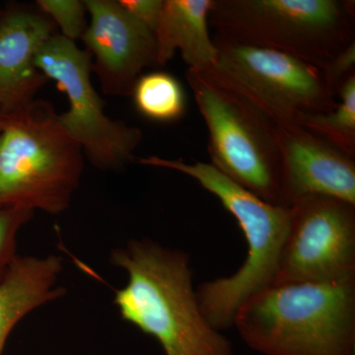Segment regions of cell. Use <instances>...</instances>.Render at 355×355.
I'll list each match as a JSON object with an SVG mask.
<instances>
[{"mask_svg": "<svg viewBox=\"0 0 355 355\" xmlns=\"http://www.w3.org/2000/svg\"><path fill=\"white\" fill-rule=\"evenodd\" d=\"M110 263L128 275L114 300L121 319L154 336L166 355H235L203 316L186 252L133 239L114 248Z\"/></svg>", "mask_w": 355, "mask_h": 355, "instance_id": "obj_1", "label": "cell"}, {"mask_svg": "<svg viewBox=\"0 0 355 355\" xmlns=\"http://www.w3.org/2000/svg\"><path fill=\"white\" fill-rule=\"evenodd\" d=\"M137 163L182 173L216 196L235 217L248 245L244 263L232 275L203 282L197 291L203 316L216 330L232 328L250 298L272 286L291 220V207L272 205L242 188L207 163L149 156Z\"/></svg>", "mask_w": 355, "mask_h": 355, "instance_id": "obj_2", "label": "cell"}, {"mask_svg": "<svg viewBox=\"0 0 355 355\" xmlns=\"http://www.w3.org/2000/svg\"><path fill=\"white\" fill-rule=\"evenodd\" d=\"M233 327L263 355H355V279L275 284L240 308Z\"/></svg>", "mask_w": 355, "mask_h": 355, "instance_id": "obj_3", "label": "cell"}, {"mask_svg": "<svg viewBox=\"0 0 355 355\" xmlns=\"http://www.w3.org/2000/svg\"><path fill=\"white\" fill-rule=\"evenodd\" d=\"M84 153L51 102L35 100L6 114L0 132V205L58 216L83 177Z\"/></svg>", "mask_w": 355, "mask_h": 355, "instance_id": "obj_4", "label": "cell"}, {"mask_svg": "<svg viewBox=\"0 0 355 355\" xmlns=\"http://www.w3.org/2000/svg\"><path fill=\"white\" fill-rule=\"evenodd\" d=\"M355 4L347 0H214L217 38L272 49L323 69L354 42Z\"/></svg>", "mask_w": 355, "mask_h": 355, "instance_id": "obj_5", "label": "cell"}, {"mask_svg": "<svg viewBox=\"0 0 355 355\" xmlns=\"http://www.w3.org/2000/svg\"><path fill=\"white\" fill-rule=\"evenodd\" d=\"M216 64L198 72L234 93L275 125H295L307 114L328 113L338 95L319 67L282 51L214 39Z\"/></svg>", "mask_w": 355, "mask_h": 355, "instance_id": "obj_6", "label": "cell"}, {"mask_svg": "<svg viewBox=\"0 0 355 355\" xmlns=\"http://www.w3.org/2000/svg\"><path fill=\"white\" fill-rule=\"evenodd\" d=\"M186 78L209 132L211 164L261 200L279 205L282 161L275 123L193 70Z\"/></svg>", "mask_w": 355, "mask_h": 355, "instance_id": "obj_7", "label": "cell"}, {"mask_svg": "<svg viewBox=\"0 0 355 355\" xmlns=\"http://www.w3.org/2000/svg\"><path fill=\"white\" fill-rule=\"evenodd\" d=\"M36 65L67 96L69 108L58 114V121L96 168L114 171L137 161L141 130L106 114L91 80L92 57L87 51L55 33L40 49Z\"/></svg>", "mask_w": 355, "mask_h": 355, "instance_id": "obj_8", "label": "cell"}, {"mask_svg": "<svg viewBox=\"0 0 355 355\" xmlns=\"http://www.w3.org/2000/svg\"><path fill=\"white\" fill-rule=\"evenodd\" d=\"M291 207V225L275 284L355 279V205L312 197Z\"/></svg>", "mask_w": 355, "mask_h": 355, "instance_id": "obj_9", "label": "cell"}, {"mask_svg": "<svg viewBox=\"0 0 355 355\" xmlns=\"http://www.w3.org/2000/svg\"><path fill=\"white\" fill-rule=\"evenodd\" d=\"M88 27L81 39L103 92L130 96L146 67H159L155 37L118 0H85Z\"/></svg>", "mask_w": 355, "mask_h": 355, "instance_id": "obj_10", "label": "cell"}, {"mask_svg": "<svg viewBox=\"0 0 355 355\" xmlns=\"http://www.w3.org/2000/svg\"><path fill=\"white\" fill-rule=\"evenodd\" d=\"M282 161L279 205L312 197L355 205L354 158L295 125H275Z\"/></svg>", "mask_w": 355, "mask_h": 355, "instance_id": "obj_11", "label": "cell"}, {"mask_svg": "<svg viewBox=\"0 0 355 355\" xmlns=\"http://www.w3.org/2000/svg\"><path fill=\"white\" fill-rule=\"evenodd\" d=\"M55 25L44 14L14 6L0 17V111L16 113L36 100L49 79L37 67V53Z\"/></svg>", "mask_w": 355, "mask_h": 355, "instance_id": "obj_12", "label": "cell"}, {"mask_svg": "<svg viewBox=\"0 0 355 355\" xmlns=\"http://www.w3.org/2000/svg\"><path fill=\"white\" fill-rule=\"evenodd\" d=\"M62 272V260L57 254L14 259L0 277V355L23 318L64 295L67 289L58 284Z\"/></svg>", "mask_w": 355, "mask_h": 355, "instance_id": "obj_13", "label": "cell"}, {"mask_svg": "<svg viewBox=\"0 0 355 355\" xmlns=\"http://www.w3.org/2000/svg\"><path fill=\"white\" fill-rule=\"evenodd\" d=\"M212 4L214 0H164L154 33L159 67L171 60L176 51L188 69L202 73L214 67L218 51L209 35Z\"/></svg>", "mask_w": 355, "mask_h": 355, "instance_id": "obj_14", "label": "cell"}, {"mask_svg": "<svg viewBox=\"0 0 355 355\" xmlns=\"http://www.w3.org/2000/svg\"><path fill=\"white\" fill-rule=\"evenodd\" d=\"M130 96L137 111L151 121L170 123L181 119L186 112L183 86L168 72L141 74Z\"/></svg>", "mask_w": 355, "mask_h": 355, "instance_id": "obj_15", "label": "cell"}, {"mask_svg": "<svg viewBox=\"0 0 355 355\" xmlns=\"http://www.w3.org/2000/svg\"><path fill=\"white\" fill-rule=\"evenodd\" d=\"M300 127L354 158L355 73L338 89L335 108L328 113L307 114L301 121Z\"/></svg>", "mask_w": 355, "mask_h": 355, "instance_id": "obj_16", "label": "cell"}, {"mask_svg": "<svg viewBox=\"0 0 355 355\" xmlns=\"http://www.w3.org/2000/svg\"><path fill=\"white\" fill-rule=\"evenodd\" d=\"M36 6L69 41L83 39L88 27L85 0H38Z\"/></svg>", "mask_w": 355, "mask_h": 355, "instance_id": "obj_17", "label": "cell"}, {"mask_svg": "<svg viewBox=\"0 0 355 355\" xmlns=\"http://www.w3.org/2000/svg\"><path fill=\"white\" fill-rule=\"evenodd\" d=\"M34 214L22 207L0 205V277L18 256V235Z\"/></svg>", "mask_w": 355, "mask_h": 355, "instance_id": "obj_18", "label": "cell"}, {"mask_svg": "<svg viewBox=\"0 0 355 355\" xmlns=\"http://www.w3.org/2000/svg\"><path fill=\"white\" fill-rule=\"evenodd\" d=\"M355 41L330 60L322 71L329 85L338 95V89L352 74L355 73Z\"/></svg>", "mask_w": 355, "mask_h": 355, "instance_id": "obj_19", "label": "cell"}, {"mask_svg": "<svg viewBox=\"0 0 355 355\" xmlns=\"http://www.w3.org/2000/svg\"><path fill=\"white\" fill-rule=\"evenodd\" d=\"M120 6L153 34L157 29L164 0H118Z\"/></svg>", "mask_w": 355, "mask_h": 355, "instance_id": "obj_20", "label": "cell"}, {"mask_svg": "<svg viewBox=\"0 0 355 355\" xmlns=\"http://www.w3.org/2000/svg\"><path fill=\"white\" fill-rule=\"evenodd\" d=\"M4 118H6V114L0 111V132H1L2 127H3Z\"/></svg>", "mask_w": 355, "mask_h": 355, "instance_id": "obj_21", "label": "cell"}, {"mask_svg": "<svg viewBox=\"0 0 355 355\" xmlns=\"http://www.w3.org/2000/svg\"><path fill=\"white\" fill-rule=\"evenodd\" d=\"M4 9H2L1 6H0V17H1L2 13H3Z\"/></svg>", "mask_w": 355, "mask_h": 355, "instance_id": "obj_22", "label": "cell"}]
</instances>
